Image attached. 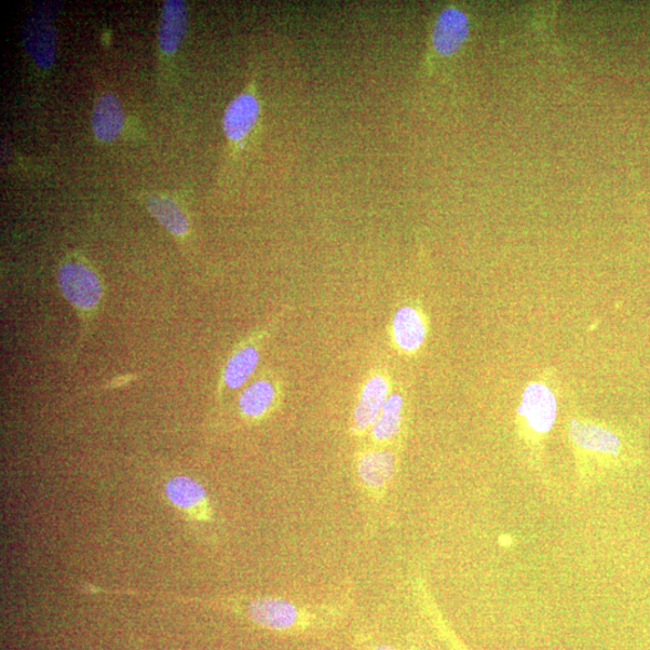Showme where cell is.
Instances as JSON below:
<instances>
[{
  "label": "cell",
  "mask_w": 650,
  "mask_h": 650,
  "mask_svg": "<svg viewBox=\"0 0 650 650\" xmlns=\"http://www.w3.org/2000/svg\"><path fill=\"white\" fill-rule=\"evenodd\" d=\"M251 622L256 628L283 636H316L342 626L352 601L306 602L282 596H235L208 601Z\"/></svg>",
  "instance_id": "cell-1"
},
{
  "label": "cell",
  "mask_w": 650,
  "mask_h": 650,
  "mask_svg": "<svg viewBox=\"0 0 650 650\" xmlns=\"http://www.w3.org/2000/svg\"><path fill=\"white\" fill-rule=\"evenodd\" d=\"M568 433L576 449L598 454L609 465L627 466L638 460L635 447L618 430L573 419Z\"/></svg>",
  "instance_id": "cell-2"
},
{
  "label": "cell",
  "mask_w": 650,
  "mask_h": 650,
  "mask_svg": "<svg viewBox=\"0 0 650 650\" xmlns=\"http://www.w3.org/2000/svg\"><path fill=\"white\" fill-rule=\"evenodd\" d=\"M557 415V391L551 375L544 374L524 389L518 408L521 428L530 439L544 438L553 429Z\"/></svg>",
  "instance_id": "cell-3"
},
{
  "label": "cell",
  "mask_w": 650,
  "mask_h": 650,
  "mask_svg": "<svg viewBox=\"0 0 650 650\" xmlns=\"http://www.w3.org/2000/svg\"><path fill=\"white\" fill-rule=\"evenodd\" d=\"M59 284L63 295L76 308L91 311L102 300V283L92 269L80 262H67L59 270Z\"/></svg>",
  "instance_id": "cell-4"
},
{
  "label": "cell",
  "mask_w": 650,
  "mask_h": 650,
  "mask_svg": "<svg viewBox=\"0 0 650 650\" xmlns=\"http://www.w3.org/2000/svg\"><path fill=\"white\" fill-rule=\"evenodd\" d=\"M396 471L397 457L389 450H367L358 457V479L374 503H381L385 499Z\"/></svg>",
  "instance_id": "cell-5"
},
{
  "label": "cell",
  "mask_w": 650,
  "mask_h": 650,
  "mask_svg": "<svg viewBox=\"0 0 650 650\" xmlns=\"http://www.w3.org/2000/svg\"><path fill=\"white\" fill-rule=\"evenodd\" d=\"M261 102L252 90L239 94L226 108L223 130L230 144L241 148L259 125Z\"/></svg>",
  "instance_id": "cell-6"
},
{
  "label": "cell",
  "mask_w": 650,
  "mask_h": 650,
  "mask_svg": "<svg viewBox=\"0 0 650 650\" xmlns=\"http://www.w3.org/2000/svg\"><path fill=\"white\" fill-rule=\"evenodd\" d=\"M469 33L470 23L466 13L455 7H447L433 24L432 51L440 57H451L462 49Z\"/></svg>",
  "instance_id": "cell-7"
},
{
  "label": "cell",
  "mask_w": 650,
  "mask_h": 650,
  "mask_svg": "<svg viewBox=\"0 0 650 650\" xmlns=\"http://www.w3.org/2000/svg\"><path fill=\"white\" fill-rule=\"evenodd\" d=\"M166 495L170 503L198 522L212 520V507L205 486L191 478H174L166 484Z\"/></svg>",
  "instance_id": "cell-8"
},
{
  "label": "cell",
  "mask_w": 650,
  "mask_h": 650,
  "mask_svg": "<svg viewBox=\"0 0 650 650\" xmlns=\"http://www.w3.org/2000/svg\"><path fill=\"white\" fill-rule=\"evenodd\" d=\"M24 45L35 63L43 70H49L56 52V34L45 15H38L27 23Z\"/></svg>",
  "instance_id": "cell-9"
},
{
  "label": "cell",
  "mask_w": 650,
  "mask_h": 650,
  "mask_svg": "<svg viewBox=\"0 0 650 650\" xmlns=\"http://www.w3.org/2000/svg\"><path fill=\"white\" fill-rule=\"evenodd\" d=\"M124 126L125 115L118 98L113 93L104 94L93 108L94 135L103 143H112L118 137Z\"/></svg>",
  "instance_id": "cell-10"
},
{
  "label": "cell",
  "mask_w": 650,
  "mask_h": 650,
  "mask_svg": "<svg viewBox=\"0 0 650 650\" xmlns=\"http://www.w3.org/2000/svg\"><path fill=\"white\" fill-rule=\"evenodd\" d=\"M187 30V8L181 0H167L159 25V48L166 54L179 50Z\"/></svg>",
  "instance_id": "cell-11"
},
{
  "label": "cell",
  "mask_w": 650,
  "mask_h": 650,
  "mask_svg": "<svg viewBox=\"0 0 650 650\" xmlns=\"http://www.w3.org/2000/svg\"><path fill=\"white\" fill-rule=\"evenodd\" d=\"M388 399V384L381 376H375L365 385L355 411V429L365 432L373 428Z\"/></svg>",
  "instance_id": "cell-12"
},
{
  "label": "cell",
  "mask_w": 650,
  "mask_h": 650,
  "mask_svg": "<svg viewBox=\"0 0 650 650\" xmlns=\"http://www.w3.org/2000/svg\"><path fill=\"white\" fill-rule=\"evenodd\" d=\"M397 345L405 352H416L426 342L427 327L423 316L410 306L401 307L392 322Z\"/></svg>",
  "instance_id": "cell-13"
},
{
  "label": "cell",
  "mask_w": 650,
  "mask_h": 650,
  "mask_svg": "<svg viewBox=\"0 0 650 650\" xmlns=\"http://www.w3.org/2000/svg\"><path fill=\"white\" fill-rule=\"evenodd\" d=\"M403 400L399 395L388 397L381 413L371 428V436L378 443L395 440L401 430Z\"/></svg>",
  "instance_id": "cell-14"
},
{
  "label": "cell",
  "mask_w": 650,
  "mask_h": 650,
  "mask_svg": "<svg viewBox=\"0 0 650 650\" xmlns=\"http://www.w3.org/2000/svg\"><path fill=\"white\" fill-rule=\"evenodd\" d=\"M146 206L160 224L166 227L170 233L178 237L187 233L188 223L186 216L174 200L153 195L146 198Z\"/></svg>",
  "instance_id": "cell-15"
},
{
  "label": "cell",
  "mask_w": 650,
  "mask_h": 650,
  "mask_svg": "<svg viewBox=\"0 0 650 650\" xmlns=\"http://www.w3.org/2000/svg\"><path fill=\"white\" fill-rule=\"evenodd\" d=\"M274 399L275 390L271 384L268 381L254 382L242 392L239 400L240 410L248 418H261L270 410Z\"/></svg>",
  "instance_id": "cell-16"
},
{
  "label": "cell",
  "mask_w": 650,
  "mask_h": 650,
  "mask_svg": "<svg viewBox=\"0 0 650 650\" xmlns=\"http://www.w3.org/2000/svg\"><path fill=\"white\" fill-rule=\"evenodd\" d=\"M260 355L253 347H243L229 359L224 373V382L229 388L238 389L248 381L259 364Z\"/></svg>",
  "instance_id": "cell-17"
},
{
  "label": "cell",
  "mask_w": 650,
  "mask_h": 650,
  "mask_svg": "<svg viewBox=\"0 0 650 650\" xmlns=\"http://www.w3.org/2000/svg\"><path fill=\"white\" fill-rule=\"evenodd\" d=\"M367 650H398L395 646L388 643H378L369 647Z\"/></svg>",
  "instance_id": "cell-18"
},
{
  "label": "cell",
  "mask_w": 650,
  "mask_h": 650,
  "mask_svg": "<svg viewBox=\"0 0 650 650\" xmlns=\"http://www.w3.org/2000/svg\"><path fill=\"white\" fill-rule=\"evenodd\" d=\"M499 542L504 547H509L512 544V537L511 536H507V535H504V536H501L500 537Z\"/></svg>",
  "instance_id": "cell-19"
}]
</instances>
